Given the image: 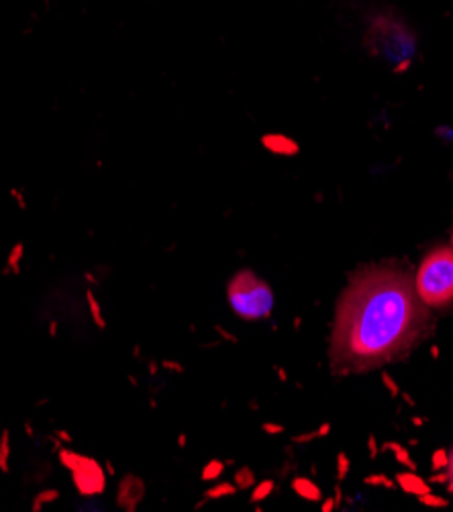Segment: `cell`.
Segmentation results:
<instances>
[{"mask_svg":"<svg viewBox=\"0 0 453 512\" xmlns=\"http://www.w3.org/2000/svg\"><path fill=\"white\" fill-rule=\"evenodd\" d=\"M447 462H449V455L445 451H435L433 453V470L447 468Z\"/></svg>","mask_w":453,"mask_h":512,"instance_id":"obj_19","label":"cell"},{"mask_svg":"<svg viewBox=\"0 0 453 512\" xmlns=\"http://www.w3.org/2000/svg\"><path fill=\"white\" fill-rule=\"evenodd\" d=\"M447 484H449V492H453V449L449 453V462H447Z\"/></svg>","mask_w":453,"mask_h":512,"instance_id":"obj_22","label":"cell"},{"mask_svg":"<svg viewBox=\"0 0 453 512\" xmlns=\"http://www.w3.org/2000/svg\"><path fill=\"white\" fill-rule=\"evenodd\" d=\"M223 470H225V464L223 462H219V459H211V462L205 466V470H203V478L205 482H211V480H217L221 474H223Z\"/></svg>","mask_w":453,"mask_h":512,"instance_id":"obj_14","label":"cell"},{"mask_svg":"<svg viewBox=\"0 0 453 512\" xmlns=\"http://www.w3.org/2000/svg\"><path fill=\"white\" fill-rule=\"evenodd\" d=\"M60 464L72 474V482L82 496H100L107 490V472L96 459L88 455H80L72 449L58 451Z\"/></svg>","mask_w":453,"mask_h":512,"instance_id":"obj_4","label":"cell"},{"mask_svg":"<svg viewBox=\"0 0 453 512\" xmlns=\"http://www.w3.org/2000/svg\"><path fill=\"white\" fill-rule=\"evenodd\" d=\"M21 255H23V245H17V247L13 249V253H11V260H9V264H11V268L15 270V274H19V262H21Z\"/></svg>","mask_w":453,"mask_h":512,"instance_id":"obj_21","label":"cell"},{"mask_svg":"<svg viewBox=\"0 0 453 512\" xmlns=\"http://www.w3.org/2000/svg\"><path fill=\"white\" fill-rule=\"evenodd\" d=\"M415 288L429 309L453 304V247H435L425 255L415 276Z\"/></svg>","mask_w":453,"mask_h":512,"instance_id":"obj_2","label":"cell"},{"mask_svg":"<svg viewBox=\"0 0 453 512\" xmlns=\"http://www.w3.org/2000/svg\"><path fill=\"white\" fill-rule=\"evenodd\" d=\"M56 435H58L60 439H64L66 443H72V437H70L66 431H56Z\"/></svg>","mask_w":453,"mask_h":512,"instance_id":"obj_27","label":"cell"},{"mask_svg":"<svg viewBox=\"0 0 453 512\" xmlns=\"http://www.w3.org/2000/svg\"><path fill=\"white\" fill-rule=\"evenodd\" d=\"M143 498H145L143 480L135 474H127L117 486V506L133 512V510H137V506L141 504Z\"/></svg>","mask_w":453,"mask_h":512,"instance_id":"obj_5","label":"cell"},{"mask_svg":"<svg viewBox=\"0 0 453 512\" xmlns=\"http://www.w3.org/2000/svg\"><path fill=\"white\" fill-rule=\"evenodd\" d=\"M396 484H398L402 490H405V492L417 494V496L431 492L429 486H427V482H423V480H421L419 476H415L413 472H402V474H398V476H396Z\"/></svg>","mask_w":453,"mask_h":512,"instance_id":"obj_6","label":"cell"},{"mask_svg":"<svg viewBox=\"0 0 453 512\" xmlns=\"http://www.w3.org/2000/svg\"><path fill=\"white\" fill-rule=\"evenodd\" d=\"M272 492H274V482H272V480H264V482H260V484L254 488V492H251V502L258 504V502L266 500Z\"/></svg>","mask_w":453,"mask_h":512,"instance_id":"obj_13","label":"cell"},{"mask_svg":"<svg viewBox=\"0 0 453 512\" xmlns=\"http://www.w3.org/2000/svg\"><path fill=\"white\" fill-rule=\"evenodd\" d=\"M266 147L276 151V153H284V156H290V153H296V145L286 139V137H280V135H272V137H266L264 139Z\"/></svg>","mask_w":453,"mask_h":512,"instance_id":"obj_9","label":"cell"},{"mask_svg":"<svg viewBox=\"0 0 453 512\" xmlns=\"http://www.w3.org/2000/svg\"><path fill=\"white\" fill-rule=\"evenodd\" d=\"M370 455L376 457V441H374V437H370Z\"/></svg>","mask_w":453,"mask_h":512,"instance_id":"obj_28","label":"cell"},{"mask_svg":"<svg viewBox=\"0 0 453 512\" xmlns=\"http://www.w3.org/2000/svg\"><path fill=\"white\" fill-rule=\"evenodd\" d=\"M386 449H390V451L396 455V459H398V462H400L402 466H409V468L413 470L411 455H409V451H407L405 447H400L398 443H386Z\"/></svg>","mask_w":453,"mask_h":512,"instance_id":"obj_15","label":"cell"},{"mask_svg":"<svg viewBox=\"0 0 453 512\" xmlns=\"http://www.w3.org/2000/svg\"><path fill=\"white\" fill-rule=\"evenodd\" d=\"M184 445H186V437L180 435V447H184Z\"/></svg>","mask_w":453,"mask_h":512,"instance_id":"obj_31","label":"cell"},{"mask_svg":"<svg viewBox=\"0 0 453 512\" xmlns=\"http://www.w3.org/2000/svg\"><path fill=\"white\" fill-rule=\"evenodd\" d=\"M292 490H294L300 498L311 500V502H317V500H321V498H323L321 488H319L313 480H309V478H302V476L292 480Z\"/></svg>","mask_w":453,"mask_h":512,"instance_id":"obj_7","label":"cell"},{"mask_svg":"<svg viewBox=\"0 0 453 512\" xmlns=\"http://www.w3.org/2000/svg\"><path fill=\"white\" fill-rule=\"evenodd\" d=\"M366 484H374V486H384V488H394V482L390 480V478H386V476H382V474H378V476H370V478H366Z\"/></svg>","mask_w":453,"mask_h":512,"instance_id":"obj_20","label":"cell"},{"mask_svg":"<svg viewBox=\"0 0 453 512\" xmlns=\"http://www.w3.org/2000/svg\"><path fill=\"white\" fill-rule=\"evenodd\" d=\"M333 506H335V500H331V498H329V500H325V502H323V508H321V510H323V512H331V510H333Z\"/></svg>","mask_w":453,"mask_h":512,"instance_id":"obj_25","label":"cell"},{"mask_svg":"<svg viewBox=\"0 0 453 512\" xmlns=\"http://www.w3.org/2000/svg\"><path fill=\"white\" fill-rule=\"evenodd\" d=\"M86 302H88V311L92 317V323L96 325L98 331H105L107 329V321L103 317V309H100V302L96 298V294L92 290H86Z\"/></svg>","mask_w":453,"mask_h":512,"instance_id":"obj_8","label":"cell"},{"mask_svg":"<svg viewBox=\"0 0 453 512\" xmlns=\"http://www.w3.org/2000/svg\"><path fill=\"white\" fill-rule=\"evenodd\" d=\"M56 500H60V490H56V488L43 490V492H39V494L35 496V500H33V510H41L45 504H52V502H56Z\"/></svg>","mask_w":453,"mask_h":512,"instance_id":"obj_12","label":"cell"},{"mask_svg":"<svg viewBox=\"0 0 453 512\" xmlns=\"http://www.w3.org/2000/svg\"><path fill=\"white\" fill-rule=\"evenodd\" d=\"M262 429H264V433H268V435H276V433H282V431H284L282 425H274V423H266Z\"/></svg>","mask_w":453,"mask_h":512,"instance_id":"obj_23","label":"cell"},{"mask_svg":"<svg viewBox=\"0 0 453 512\" xmlns=\"http://www.w3.org/2000/svg\"><path fill=\"white\" fill-rule=\"evenodd\" d=\"M235 486H237V490H249V488H254V486H256V474H254V470H249V468L237 470V474H235Z\"/></svg>","mask_w":453,"mask_h":512,"instance_id":"obj_10","label":"cell"},{"mask_svg":"<svg viewBox=\"0 0 453 512\" xmlns=\"http://www.w3.org/2000/svg\"><path fill=\"white\" fill-rule=\"evenodd\" d=\"M237 492V486L235 484H229V482H221L217 486H213L211 490H207V500H219V498H225V496H233Z\"/></svg>","mask_w":453,"mask_h":512,"instance_id":"obj_11","label":"cell"},{"mask_svg":"<svg viewBox=\"0 0 453 512\" xmlns=\"http://www.w3.org/2000/svg\"><path fill=\"white\" fill-rule=\"evenodd\" d=\"M327 433H329V425L325 423V425H321V429H319L317 435H327Z\"/></svg>","mask_w":453,"mask_h":512,"instance_id":"obj_30","label":"cell"},{"mask_svg":"<svg viewBox=\"0 0 453 512\" xmlns=\"http://www.w3.org/2000/svg\"><path fill=\"white\" fill-rule=\"evenodd\" d=\"M233 313L243 321H262L272 315L274 292L270 284L251 270H239L227 284Z\"/></svg>","mask_w":453,"mask_h":512,"instance_id":"obj_3","label":"cell"},{"mask_svg":"<svg viewBox=\"0 0 453 512\" xmlns=\"http://www.w3.org/2000/svg\"><path fill=\"white\" fill-rule=\"evenodd\" d=\"M347 472H349V459H347L345 453H339V457H337V476H339V480H343L347 476Z\"/></svg>","mask_w":453,"mask_h":512,"instance_id":"obj_18","label":"cell"},{"mask_svg":"<svg viewBox=\"0 0 453 512\" xmlns=\"http://www.w3.org/2000/svg\"><path fill=\"white\" fill-rule=\"evenodd\" d=\"M384 382H386V386H388V388H392V392L396 394V386H394V382H392L388 376H384Z\"/></svg>","mask_w":453,"mask_h":512,"instance_id":"obj_29","label":"cell"},{"mask_svg":"<svg viewBox=\"0 0 453 512\" xmlns=\"http://www.w3.org/2000/svg\"><path fill=\"white\" fill-rule=\"evenodd\" d=\"M431 329L429 306L402 268H366L337 302L331 333L333 374H362L405 357Z\"/></svg>","mask_w":453,"mask_h":512,"instance_id":"obj_1","label":"cell"},{"mask_svg":"<svg viewBox=\"0 0 453 512\" xmlns=\"http://www.w3.org/2000/svg\"><path fill=\"white\" fill-rule=\"evenodd\" d=\"M9 449H11V445H9V431H5L3 433V439H0V470L3 472H9Z\"/></svg>","mask_w":453,"mask_h":512,"instance_id":"obj_16","label":"cell"},{"mask_svg":"<svg viewBox=\"0 0 453 512\" xmlns=\"http://www.w3.org/2000/svg\"><path fill=\"white\" fill-rule=\"evenodd\" d=\"M105 472H107V476H109V478H113V476L117 474V470H115L113 462H105Z\"/></svg>","mask_w":453,"mask_h":512,"instance_id":"obj_24","label":"cell"},{"mask_svg":"<svg viewBox=\"0 0 453 512\" xmlns=\"http://www.w3.org/2000/svg\"><path fill=\"white\" fill-rule=\"evenodd\" d=\"M421 498V502L425 504V506H435V508H443V506H447V500L445 498H439V496H435V494H431V492H427V494H421L419 496Z\"/></svg>","mask_w":453,"mask_h":512,"instance_id":"obj_17","label":"cell"},{"mask_svg":"<svg viewBox=\"0 0 453 512\" xmlns=\"http://www.w3.org/2000/svg\"><path fill=\"white\" fill-rule=\"evenodd\" d=\"M49 335H52V337L58 335V323H56V321L49 323Z\"/></svg>","mask_w":453,"mask_h":512,"instance_id":"obj_26","label":"cell"}]
</instances>
